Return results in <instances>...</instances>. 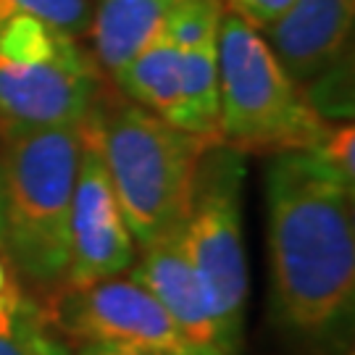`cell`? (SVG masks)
<instances>
[{
    "label": "cell",
    "mask_w": 355,
    "mask_h": 355,
    "mask_svg": "<svg viewBox=\"0 0 355 355\" xmlns=\"http://www.w3.org/2000/svg\"><path fill=\"white\" fill-rule=\"evenodd\" d=\"M355 190L308 150L277 153L266 174L271 303L284 329L327 340L353 318Z\"/></svg>",
    "instance_id": "cell-1"
},
{
    "label": "cell",
    "mask_w": 355,
    "mask_h": 355,
    "mask_svg": "<svg viewBox=\"0 0 355 355\" xmlns=\"http://www.w3.org/2000/svg\"><path fill=\"white\" fill-rule=\"evenodd\" d=\"M79 148L82 124L0 127L6 258L35 284L64 282Z\"/></svg>",
    "instance_id": "cell-2"
},
{
    "label": "cell",
    "mask_w": 355,
    "mask_h": 355,
    "mask_svg": "<svg viewBox=\"0 0 355 355\" xmlns=\"http://www.w3.org/2000/svg\"><path fill=\"white\" fill-rule=\"evenodd\" d=\"M98 140L137 250L184 224L198 161L211 145L135 103L95 105Z\"/></svg>",
    "instance_id": "cell-3"
},
{
    "label": "cell",
    "mask_w": 355,
    "mask_h": 355,
    "mask_svg": "<svg viewBox=\"0 0 355 355\" xmlns=\"http://www.w3.org/2000/svg\"><path fill=\"white\" fill-rule=\"evenodd\" d=\"M329 121L266 37L224 8L218 26V137L237 150H305Z\"/></svg>",
    "instance_id": "cell-4"
},
{
    "label": "cell",
    "mask_w": 355,
    "mask_h": 355,
    "mask_svg": "<svg viewBox=\"0 0 355 355\" xmlns=\"http://www.w3.org/2000/svg\"><path fill=\"white\" fill-rule=\"evenodd\" d=\"M101 69L79 40L32 16L0 21V127H71L98 105Z\"/></svg>",
    "instance_id": "cell-5"
},
{
    "label": "cell",
    "mask_w": 355,
    "mask_h": 355,
    "mask_svg": "<svg viewBox=\"0 0 355 355\" xmlns=\"http://www.w3.org/2000/svg\"><path fill=\"white\" fill-rule=\"evenodd\" d=\"M242 150L227 142H211L198 161L190 208L179 227V240L192 271L208 292L227 337L237 347H242L250 295L242 232Z\"/></svg>",
    "instance_id": "cell-6"
},
{
    "label": "cell",
    "mask_w": 355,
    "mask_h": 355,
    "mask_svg": "<svg viewBox=\"0 0 355 355\" xmlns=\"http://www.w3.org/2000/svg\"><path fill=\"white\" fill-rule=\"evenodd\" d=\"M137 258V242L127 227L98 140L95 108L82 121V148L69 216V263L66 287H89L124 277Z\"/></svg>",
    "instance_id": "cell-7"
},
{
    "label": "cell",
    "mask_w": 355,
    "mask_h": 355,
    "mask_svg": "<svg viewBox=\"0 0 355 355\" xmlns=\"http://www.w3.org/2000/svg\"><path fill=\"white\" fill-rule=\"evenodd\" d=\"M71 343H127L158 355H198L148 287L129 274L89 287H66L48 313Z\"/></svg>",
    "instance_id": "cell-8"
},
{
    "label": "cell",
    "mask_w": 355,
    "mask_h": 355,
    "mask_svg": "<svg viewBox=\"0 0 355 355\" xmlns=\"http://www.w3.org/2000/svg\"><path fill=\"white\" fill-rule=\"evenodd\" d=\"M127 274L158 297L198 355L242 353V347L227 337L208 292L192 271L179 240V229L142 245Z\"/></svg>",
    "instance_id": "cell-9"
},
{
    "label": "cell",
    "mask_w": 355,
    "mask_h": 355,
    "mask_svg": "<svg viewBox=\"0 0 355 355\" xmlns=\"http://www.w3.org/2000/svg\"><path fill=\"white\" fill-rule=\"evenodd\" d=\"M353 19L355 0H295L263 37L303 87L343 64L353 35Z\"/></svg>",
    "instance_id": "cell-10"
},
{
    "label": "cell",
    "mask_w": 355,
    "mask_h": 355,
    "mask_svg": "<svg viewBox=\"0 0 355 355\" xmlns=\"http://www.w3.org/2000/svg\"><path fill=\"white\" fill-rule=\"evenodd\" d=\"M114 82L135 105L158 116L161 121L171 124L179 132L200 137L195 129V121H192L187 95H184L179 51L177 45L166 37V32H161L145 51L137 53Z\"/></svg>",
    "instance_id": "cell-11"
},
{
    "label": "cell",
    "mask_w": 355,
    "mask_h": 355,
    "mask_svg": "<svg viewBox=\"0 0 355 355\" xmlns=\"http://www.w3.org/2000/svg\"><path fill=\"white\" fill-rule=\"evenodd\" d=\"M171 6L174 0H98L87 29L98 69L116 79L164 32Z\"/></svg>",
    "instance_id": "cell-12"
},
{
    "label": "cell",
    "mask_w": 355,
    "mask_h": 355,
    "mask_svg": "<svg viewBox=\"0 0 355 355\" xmlns=\"http://www.w3.org/2000/svg\"><path fill=\"white\" fill-rule=\"evenodd\" d=\"M71 350L35 300L19 295L0 308V355H69Z\"/></svg>",
    "instance_id": "cell-13"
},
{
    "label": "cell",
    "mask_w": 355,
    "mask_h": 355,
    "mask_svg": "<svg viewBox=\"0 0 355 355\" xmlns=\"http://www.w3.org/2000/svg\"><path fill=\"white\" fill-rule=\"evenodd\" d=\"M11 16H32L71 37H85L92 19L89 0H0V21Z\"/></svg>",
    "instance_id": "cell-14"
},
{
    "label": "cell",
    "mask_w": 355,
    "mask_h": 355,
    "mask_svg": "<svg viewBox=\"0 0 355 355\" xmlns=\"http://www.w3.org/2000/svg\"><path fill=\"white\" fill-rule=\"evenodd\" d=\"M324 168L355 190V129L353 124H327L311 148H305Z\"/></svg>",
    "instance_id": "cell-15"
},
{
    "label": "cell",
    "mask_w": 355,
    "mask_h": 355,
    "mask_svg": "<svg viewBox=\"0 0 355 355\" xmlns=\"http://www.w3.org/2000/svg\"><path fill=\"white\" fill-rule=\"evenodd\" d=\"M227 3V11L240 16L242 21L258 29L261 35L271 29V26L279 21L284 13L290 11V6L295 0H221Z\"/></svg>",
    "instance_id": "cell-16"
},
{
    "label": "cell",
    "mask_w": 355,
    "mask_h": 355,
    "mask_svg": "<svg viewBox=\"0 0 355 355\" xmlns=\"http://www.w3.org/2000/svg\"><path fill=\"white\" fill-rule=\"evenodd\" d=\"M74 355H158V353L127 343H82L76 347Z\"/></svg>",
    "instance_id": "cell-17"
},
{
    "label": "cell",
    "mask_w": 355,
    "mask_h": 355,
    "mask_svg": "<svg viewBox=\"0 0 355 355\" xmlns=\"http://www.w3.org/2000/svg\"><path fill=\"white\" fill-rule=\"evenodd\" d=\"M19 295H24L21 284H19V277H16L13 266L8 263V258L0 253V308L16 300Z\"/></svg>",
    "instance_id": "cell-18"
},
{
    "label": "cell",
    "mask_w": 355,
    "mask_h": 355,
    "mask_svg": "<svg viewBox=\"0 0 355 355\" xmlns=\"http://www.w3.org/2000/svg\"><path fill=\"white\" fill-rule=\"evenodd\" d=\"M0 253L6 255V240H3V174H0Z\"/></svg>",
    "instance_id": "cell-19"
}]
</instances>
